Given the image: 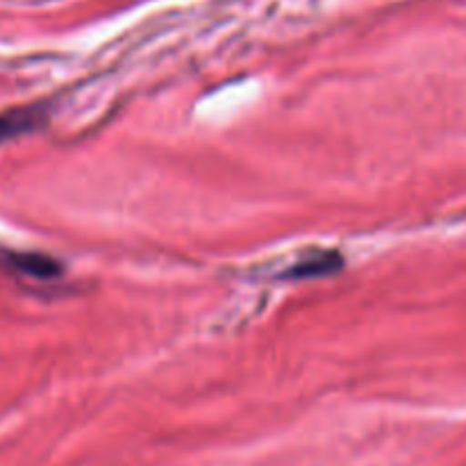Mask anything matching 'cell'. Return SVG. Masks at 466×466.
<instances>
[{
    "mask_svg": "<svg viewBox=\"0 0 466 466\" xmlns=\"http://www.w3.org/2000/svg\"><path fill=\"white\" fill-rule=\"evenodd\" d=\"M3 262L16 273L32 278H53L62 271L53 258H46L41 253H5Z\"/></svg>",
    "mask_w": 466,
    "mask_h": 466,
    "instance_id": "6da1fadb",
    "label": "cell"
},
{
    "mask_svg": "<svg viewBox=\"0 0 466 466\" xmlns=\"http://www.w3.org/2000/svg\"><path fill=\"white\" fill-rule=\"evenodd\" d=\"M344 267V259L337 253L328 250V253L309 255V258H303L299 264L287 271V278H319V276H330L337 268Z\"/></svg>",
    "mask_w": 466,
    "mask_h": 466,
    "instance_id": "7a4b0ae2",
    "label": "cell"
},
{
    "mask_svg": "<svg viewBox=\"0 0 466 466\" xmlns=\"http://www.w3.org/2000/svg\"><path fill=\"white\" fill-rule=\"evenodd\" d=\"M39 123V109L36 107H16L0 114V144L12 137L32 130Z\"/></svg>",
    "mask_w": 466,
    "mask_h": 466,
    "instance_id": "3957f363",
    "label": "cell"
}]
</instances>
